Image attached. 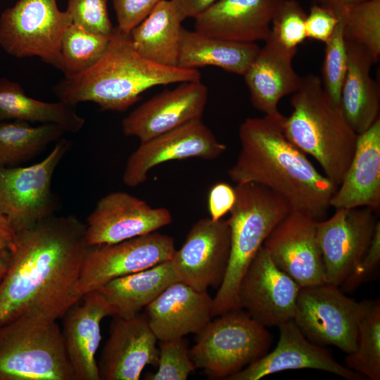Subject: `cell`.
<instances>
[{
    "mask_svg": "<svg viewBox=\"0 0 380 380\" xmlns=\"http://www.w3.org/2000/svg\"><path fill=\"white\" fill-rule=\"evenodd\" d=\"M231 247L227 220L203 217L190 229L171 262L179 280L200 291L220 286L228 265Z\"/></svg>",
    "mask_w": 380,
    "mask_h": 380,
    "instance_id": "5bb4252c",
    "label": "cell"
},
{
    "mask_svg": "<svg viewBox=\"0 0 380 380\" xmlns=\"http://www.w3.org/2000/svg\"><path fill=\"white\" fill-rule=\"evenodd\" d=\"M347 71L341 89L340 105L353 130L360 134L378 119L380 94L370 71L373 60L362 46L346 41Z\"/></svg>",
    "mask_w": 380,
    "mask_h": 380,
    "instance_id": "484cf974",
    "label": "cell"
},
{
    "mask_svg": "<svg viewBox=\"0 0 380 380\" xmlns=\"http://www.w3.org/2000/svg\"><path fill=\"white\" fill-rule=\"evenodd\" d=\"M98 362L100 380H139L144 368L157 366V338L146 315L113 316Z\"/></svg>",
    "mask_w": 380,
    "mask_h": 380,
    "instance_id": "d6986e66",
    "label": "cell"
},
{
    "mask_svg": "<svg viewBox=\"0 0 380 380\" xmlns=\"http://www.w3.org/2000/svg\"><path fill=\"white\" fill-rule=\"evenodd\" d=\"M313 4L329 8L335 13L365 0H312Z\"/></svg>",
    "mask_w": 380,
    "mask_h": 380,
    "instance_id": "f6af8a7d",
    "label": "cell"
},
{
    "mask_svg": "<svg viewBox=\"0 0 380 380\" xmlns=\"http://www.w3.org/2000/svg\"><path fill=\"white\" fill-rule=\"evenodd\" d=\"M172 221L168 209L114 191L102 197L87 217L86 239L89 246L116 243L156 232Z\"/></svg>",
    "mask_w": 380,
    "mask_h": 380,
    "instance_id": "2e32d148",
    "label": "cell"
},
{
    "mask_svg": "<svg viewBox=\"0 0 380 380\" xmlns=\"http://www.w3.org/2000/svg\"><path fill=\"white\" fill-rule=\"evenodd\" d=\"M208 96L201 81L182 82L150 98L122 121L125 135L146 141L194 120H202Z\"/></svg>",
    "mask_w": 380,
    "mask_h": 380,
    "instance_id": "ac0fdd59",
    "label": "cell"
},
{
    "mask_svg": "<svg viewBox=\"0 0 380 380\" xmlns=\"http://www.w3.org/2000/svg\"><path fill=\"white\" fill-rule=\"evenodd\" d=\"M337 208L380 207V118L358 134L347 172L330 201Z\"/></svg>",
    "mask_w": 380,
    "mask_h": 380,
    "instance_id": "d4e9b609",
    "label": "cell"
},
{
    "mask_svg": "<svg viewBox=\"0 0 380 380\" xmlns=\"http://www.w3.org/2000/svg\"><path fill=\"white\" fill-rule=\"evenodd\" d=\"M158 369L147 372L146 380H186L196 368L183 338L159 341Z\"/></svg>",
    "mask_w": 380,
    "mask_h": 380,
    "instance_id": "d590c367",
    "label": "cell"
},
{
    "mask_svg": "<svg viewBox=\"0 0 380 380\" xmlns=\"http://www.w3.org/2000/svg\"><path fill=\"white\" fill-rule=\"evenodd\" d=\"M285 117L279 112L246 118L239 127V153L227 175L236 184L255 182L280 194L292 211L324 220L338 186L287 138Z\"/></svg>",
    "mask_w": 380,
    "mask_h": 380,
    "instance_id": "7a4b0ae2",
    "label": "cell"
},
{
    "mask_svg": "<svg viewBox=\"0 0 380 380\" xmlns=\"http://www.w3.org/2000/svg\"><path fill=\"white\" fill-rule=\"evenodd\" d=\"M339 21L332 10L312 4L305 19L307 38L325 43Z\"/></svg>",
    "mask_w": 380,
    "mask_h": 380,
    "instance_id": "60d3db41",
    "label": "cell"
},
{
    "mask_svg": "<svg viewBox=\"0 0 380 380\" xmlns=\"http://www.w3.org/2000/svg\"><path fill=\"white\" fill-rule=\"evenodd\" d=\"M8 120L53 123L73 134L80 131L85 123L75 106L61 101L34 99L25 94L20 83L3 77H0V122Z\"/></svg>",
    "mask_w": 380,
    "mask_h": 380,
    "instance_id": "f546056e",
    "label": "cell"
},
{
    "mask_svg": "<svg viewBox=\"0 0 380 380\" xmlns=\"http://www.w3.org/2000/svg\"><path fill=\"white\" fill-rule=\"evenodd\" d=\"M182 21L172 0H160L130 32L134 49L155 63L177 67Z\"/></svg>",
    "mask_w": 380,
    "mask_h": 380,
    "instance_id": "f1b7e54d",
    "label": "cell"
},
{
    "mask_svg": "<svg viewBox=\"0 0 380 380\" xmlns=\"http://www.w3.org/2000/svg\"><path fill=\"white\" fill-rule=\"evenodd\" d=\"M179 281L171 260L113 279L95 290L111 316L129 317L139 312L170 284Z\"/></svg>",
    "mask_w": 380,
    "mask_h": 380,
    "instance_id": "4316f807",
    "label": "cell"
},
{
    "mask_svg": "<svg viewBox=\"0 0 380 380\" xmlns=\"http://www.w3.org/2000/svg\"><path fill=\"white\" fill-rule=\"evenodd\" d=\"M380 262V222H377L369 246L359 265L341 284V291H350L368 279Z\"/></svg>",
    "mask_w": 380,
    "mask_h": 380,
    "instance_id": "ab89813d",
    "label": "cell"
},
{
    "mask_svg": "<svg viewBox=\"0 0 380 380\" xmlns=\"http://www.w3.org/2000/svg\"><path fill=\"white\" fill-rule=\"evenodd\" d=\"M201 80L197 69L164 66L143 58L134 49L130 34L115 27L101 59L81 73L64 76L52 91L68 104L91 101L101 110L122 112L155 86Z\"/></svg>",
    "mask_w": 380,
    "mask_h": 380,
    "instance_id": "3957f363",
    "label": "cell"
},
{
    "mask_svg": "<svg viewBox=\"0 0 380 380\" xmlns=\"http://www.w3.org/2000/svg\"><path fill=\"white\" fill-rule=\"evenodd\" d=\"M356 344V350L346 357V366L372 380H379V299L362 301Z\"/></svg>",
    "mask_w": 380,
    "mask_h": 380,
    "instance_id": "1f68e13d",
    "label": "cell"
},
{
    "mask_svg": "<svg viewBox=\"0 0 380 380\" xmlns=\"http://www.w3.org/2000/svg\"><path fill=\"white\" fill-rule=\"evenodd\" d=\"M362 302L327 283L301 287L293 321L311 342L335 346L347 354L356 350Z\"/></svg>",
    "mask_w": 380,
    "mask_h": 380,
    "instance_id": "30bf717a",
    "label": "cell"
},
{
    "mask_svg": "<svg viewBox=\"0 0 380 380\" xmlns=\"http://www.w3.org/2000/svg\"><path fill=\"white\" fill-rule=\"evenodd\" d=\"M160 0H113L117 27L126 33L141 23Z\"/></svg>",
    "mask_w": 380,
    "mask_h": 380,
    "instance_id": "f35d334b",
    "label": "cell"
},
{
    "mask_svg": "<svg viewBox=\"0 0 380 380\" xmlns=\"http://www.w3.org/2000/svg\"><path fill=\"white\" fill-rule=\"evenodd\" d=\"M110 39L71 24L61 44L65 77L81 73L96 63L107 50Z\"/></svg>",
    "mask_w": 380,
    "mask_h": 380,
    "instance_id": "836d02e7",
    "label": "cell"
},
{
    "mask_svg": "<svg viewBox=\"0 0 380 380\" xmlns=\"http://www.w3.org/2000/svg\"><path fill=\"white\" fill-rule=\"evenodd\" d=\"M317 221L306 214L291 211L262 245L274 263L301 287L326 283Z\"/></svg>",
    "mask_w": 380,
    "mask_h": 380,
    "instance_id": "e0dca14e",
    "label": "cell"
},
{
    "mask_svg": "<svg viewBox=\"0 0 380 380\" xmlns=\"http://www.w3.org/2000/svg\"><path fill=\"white\" fill-rule=\"evenodd\" d=\"M61 138L38 163L27 167H0V213L15 232L54 214L57 205L51 190L53 172L70 149Z\"/></svg>",
    "mask_w": 380,
    "mask_h": 380,
    "instance_id": "9c48e42d",
    "label": "cell"
},
{
    "mask_svg": "<svg viewBox=\"0 0 380 380\" xmlns=\"http://www.w3.org/2000/svg\"><path fill=\"white\" fill-rule=\"evenodd\" d=\"M108 0H68L72 24L97 35L111 38L115 31L108 12Z\"/></svg>",
    "mask_w": 380,
    "mask_h": 380,
    "instance_id": "74e56055",
    "label": "cell"
},
{
    "mask_svg": "<svg viewBox=\"0 0 380 380\" xmlns=\"http://www.w3.org/2000/svg\"><path fill=\"white\" fill-rule=\"evenodd\" d=\"M343 20L346 41L364 46L374 63L380 57V0H365L336 13Z\"/></svg>",
    "mask_w": 380,
    "mask_h": 380,
    "instance_id": "d6a6232c",
    "label": "cell"
},
{
    "mask_svg": "<svg viewBox=\"0 0 380 380\" xmlns=\"http://www.w3.org/2000/svg\"><path fill=\"white\" fill-rule=\"evenodd\" d=\"M271 341L266 327L240 309L211 320L197 334L189 354L196 369L226 379L266 354Z\"/></svg>",
    "mask_w": 380,
    "mask_h": 380,
    "instance_id": "52a82bcc",
    "label": "cell"
},
{
    "mask_svg": "<svg viewBox=\"0 0 380 380\" xmlns=\"http://www.w3.org/2000/svg\"><path fill=\"white\" fill-rule=\"evenodd\" d=\"M72 24L56 0H18L0 18V46L16 58L38 56L63 73V35Z\"/></svg>",
    "mask_w": 380,
    "mask_h": 380,
    "instance_id": "ba28073f",
    "label": "cell"
},
{
    "mask_svg": "<svg viewBox=\"0 0 380 380\" xmlns=\"http://www.w3.org/2000/svg\"><path fill=\"white\" fill-rule=\"evenodd\" d=\"M174 239L152 232L116 243L90 246L77 285L82 297L108 281L172 259Z\"/></svg>",
    "mask_w": 380,
    "mask_h": 380,
    "instance_id": "8fae6325",
    "label": "cell"
},
{
    "mask_svg": "<svg viewBox=\"0 0 380 380\" xmlns=\"http://www.w3.org/2000/svg\"><path fill=\"white\" fill-rule=\"evenodd\" d=\"M15 244V231L8 217L0 213V281L12 260Z\"/></svg>",
    "mask_w": 380,
    "mask_h": 380,
    "instance_id": "7bdbcfd3",
    "label": "cell"
},
{
    "mask_svg": "<svg viewBox=\"0 0 380 380\" xmlns=\"http://www.w3.org/2000/svg\"><path fill=\"white\" fill-rule=\"evenodd\" d=\"M276 348L227 380H259L267 375L289 369H315L329 372L348 380H360L361 374L338 363L324 346L309 341L293 320L280 324Z\"/></svg>",
    "mask_w": 380,
    "mask_h": 380,
    "instance_id": "ffe728a7",
    "label": "cell"
},
{
    "mask_svg": "<svg viewBox=\"0 0 380 380\" xmlns=\"http://www.w3.org/2000/svg\"><path fill=\"white\" fill-rule=\"evenodd\" d=\"M227 150L202 120H194L146 141L129 156L122 175L124 184L135 187L146 181L156 166L170 160L198 158L213 160Z\"/></svg>",
    "mask_w": 380,
    "mask_h": 380,
    "instance_id": "9a60e30c",
    "label": "cell"
},
{
    "mask_svg": "<svg viewBox=\"0 0 380 380\" xmlns=\"http://www.w3.org/2000/svg\"><path fill=\"white\" fill-rule=\"evenodd\" d=\"M373 212L366 207L337 208L330 218L317 221L327 284L341 286L362 260L379 221Z\"/></svg>",
    "mask_w": 380,
    "mask_h": 380,
    "instance_id": "7c38bea8",
    "label": "cell"
},
{
    "mask_svg": "<svg viewBox=\"0 0 380 380\" xmlns=\"http://www.w3.org/2000/svg\"><path fill=\"white\" fill-rule=\"evenodd\" d=\"M236 198L227 220L231 247L224 279L213 299V315L241 309L238 298L241 280L274 228L291 211L280 194L255 182L236 184Z\"/></svg>",
    "mask_w": 380,
    "mask_h": 380,
    "instance_id": "5b68a950",
    "label": "cell"
},
{
    "mask_svg": "<svg viewBox=\"0 0 380 380\" xmlns=\"http://www.w3.org/2000/svg\"><path fill=\"white\" fill-rule=\"evenodd\" d=\"M307 13L296 0H284L275 13L270 35L287 49L298 50L307 38Z\"/></svg>",
    "mask_w": 380,
    "mask_h": 380,
    "instance_id": "8d00e7d4",
    "label": "cell"
},
{
    "mask_svg": "<svg viewBox=\"0 0 380 380\" xmlns=\"http://www.w3.org/2000/svg\"><path fill=\"white\" fill-rule=\"evenodd\" d=\"M284 0H217L195 18V30L244 43L265 41L272 18Z\"/></svg>",
    "mask_w": 380,
    "mask_h": 380,
    "instance_id": "7402d4cb",
    "label": "cell"
},
{
    "mask_svg": "<svg viewBox=\"0 0 380 380\" xmlns=\"http://www.w3.org/2000/svg\"><path fill=\"white\" fill-rule=\"evenodd\" d=\"M259 50L256 43L226 40L182 27L177 67L216 66L243 76Z\"/></svg>",
    "mask_w": 380,
    "mask_h": 380,
    "instance_id": "83f0119b",
    "label": "cell"
},
{
    "mask_svg": "<svg viewBox=\"0 0 380 380\" xmlns=\"http://www.w3.org/2000/svg\"><path fill=\"white\" fill-rule=\"evenodd\" d=\"M213 299L178 281L167 286L146 308L149 326L158 341L198 334L211 320Z\"/></svg>",
    "mask_w": 380,
    "mask_h": 380,
    "instance_id": "44dd1931",
    "label": "cell"
},
{
    "mask_svg": "<svg viewBox=\"0 0 380 380\" xmlns=\"http://www.w3.org/2000/svg\"><path fill=\"white\" fill-rule=\"evenodd\" d=\"M85 230L76 217L53 214L15 232L0 281V327L21 317L55 321L80 300L77 285L90 248Z\"/></svg>",
    "mask_w": 380,
    "mask_h": 380,
    "instance_id": "6da1fadb",
    "label": "cell"
},
{
    "mask_svg": "<svg viewBox=\"0 0 380 380\" xmlns=\"http://www.w3.org/2000/svg\"><path fill=\"white\" fill-rule=\"evenodd\" d=\"M217 0H172L183 20L194 19L206 11Z\"/></svg>",
    "mask_w": 380,
    "mask_h": 380,
    "instance_id": "ee69618b",
    "label": "cell"
},
{
    "mask_svg": "<svg viewBox=\"0 0 380 380\" xmlns=\"http://www.w3.org/2000/svg\"><path fill=\"white\" fill-rule=\"evenodd\" d=\"M300 288L262 246L241 280L238 298L241 308L256 322L265 327H279L293 319Z\"/></svg>",
    "mask_w": 380,
    "mask_h": 380,
    "instance_id": "4fadbf2b",
    "label": "cell"
},
{
    "mask_svg": "<svg viewBox=\"0 0 380 380\" xmlns=\"http://www.w3.org/2000/svg\"><path fill=\"white\" fill-rule=\"evenodd\" d=\"M339 21L325 42L322 67V83L324 91L336 103H340L341 93L347 71V51L343 33V22Z\"/></svg>",
    "mask_w": 380,
    "mask_h": 380,
    "instance_id": "e575fe53",
    "label": "cell"
},
{
    "mask_svg": "<svg viewBox=\"0 0 380 380\" xmlns=\"http://www.w3.org/2000/svg\"><path fill=\"white\" fill-rule=\"evenodd\" d=\"M62 316V335L75 380H100L95 355L101 343V322L111 316L106 303L93 291Z\"/></svg>",
    "mask_w": 380,
    "mask_h": 380,
    "instance_id": "603a6c76",
    "label": "cell"
},
{
    "mask_svg": "<svg viewBox=\"0 0 380 380\" xmlns=\"http://www.w3.org/2000/svg\"><path fill=\"white\" fill-rule=\"evenodd\" d=\"M298 50L287 49L270 34L243 75L253 106L265 115L279 113L278 103L299 87L301 77L293 66Z\"/></svg>",
    "mask_w": 380,
    "mask_h": 380,
    "instance_id": "cb8c5ba5",
    "label": "cell"
},
{
    "mask_svg": "<svg viewBox=\"0 0 380 380\" xmlns=\"http://www.w3.org/2000/svg\"><path fill=\"white\" fill-rule=\"evenodd\" d=\"M291 105V113L284 122L286 136L316 159L324 175L338 186L354 156L358 134L316 75L301 77Z\"/></svg>",
    "mask_w": 380,
    "mask_h": 380,
    "instance_id": "277c9868",
    "label": "cell"
},
{
    "mask_svg": "<svg viewBox=\"0 0 380 380\" xmlns=\"http://www.w3.org/2000/svg\"><path fill=\"white\" fill-rule=\"evenodd\" d=\"M236 198L234 188L227 183H217L208 194V210L213 220H218L229 212Z\"/></svg>",
    "mask_w": 380,
    "mask_h": 380,
    "instance_id": "b9f144b4",
    "label": "cell"
},
{
    "mask_svg": "<svg viewBox=\"0 0 380 380\" xmlns=\"http://www.w3.org/2000/svg\"><path fill=\"white\" fill-rule=\"evenodd\" d=\"M0 380H75L56 320L21 317L0 327Z\"/></svg>",
    "mask_w": 380,
    "mask_h": 380,
    "instance_id": "8992f818",
    "label": "cell"
},
{
    "mask_svg": "<svg viewBox=\"0 0 380 380\" xmlns=\"http://www.w3.org/2000/svg\"><path fill=\"white\" fill-rule=\"evenodd\" d=\"M65 132L53 123L33 127L23 121L0 122V167H11L33 158Z\"/></svg>",
    "mask_w": 380,
    "mask_h": 380,
    "instance_id": "4dcf8cb0",
    "label": "cell"
}]
</instances>
